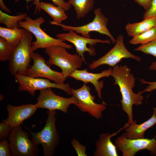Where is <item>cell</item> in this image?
Returning <instances> with one entry per match:
<instances>
[{
	"label": "cell",
	"mask_w": 156,
	"mask_h": 156,
	"mask_svg": "<svg viewBox=\"0 0 156 156\" xmlns=\"http://www.w3.org/2000/svg\"><path fill=\"white\" fill-rule=\"evenodd\" d=\"M27 16L26 13L15 16L10 15L0 10V23L5 25L6 28L14 29L18 28V22L25 20Z\"/></svg>",
	"instance_id": "23"
},
{
	"label": "cell",
	"mask_w": 156,
	"mask_h": 156,
	"mask_svg": "<svg viewBox=\"0 0 156 156\" xmlns=\"http://www.w3.org/2000/svg\"><path fill=\"white\" fill-rule=\"evenodd\" d=\"M0 156H11L9 142L6 140L0 141Z\"/></svg>",
	"instance_id": "31"
},
{
	"label": "cell",
	"mask_w": 156,
	"mask_h": 156,
	"mask_svg": "<svg viewBox=\"0 0 156 156\" xmlns=\"http://www.w3.org/2000/svg\"><path fill=\"white\" fill-rule=\"evenodd\" d=\"M156 18V0H152L149 8L144 13L143 19Z\"/></svg>",
	"instance_id": "30"
},
{
	"label": "cell",
	"mask_w": 156,
	"mask_h": 156,
	"mask_svg": "<svg viewBox=\"0 0 156 156\" xmlns=\"http://www.w3.org/2000/svg\"><path fill=\"white\" fill-rule=\"evenodd\" d=\"M118 131L113 134L102 133L100 134L96 144L94 156H118L117 147L111 140V138L118 133Z\"/></svg>",
	"instance_id": "17"
},
{
	"label": "cell",
	"mask_w": 156,
	"mask_h": 156,
	"mask_svg": "<svg viewBox=\"0 0 156 156\" xmlns=\"http://www.w3.org/2000/svg\"><path fill=\"white\" fill-rule=\"evenodd\" d=\"M56 110L47 111L48 115L45 125L40 131H30L31 140L36 146H42L44 156H53L60 143V137L56 125Z\"/></svg>",
	"instance_id": "3"
},
{
	"label": "cell",
	"mask_w": 156,
	"mask_h": 156,
	"mask_svg": "<svg viewBox=\"0 0 156 156\" xmlns=\"http://www.w3.org/2000/svg\"><path fill=\"white\" fill-rule=\"evenodd\" d=\"M156 26V18H151L140 22L129 23L125 26V30L128 35L133 37L141 34Z\"/></svg>",
	"instance_id": "19"
},
{
	"label": "cell",
	"mask_w": 156,
	"mask_h": 156,
	"mask_svg": "<svg viewBox=\"0 0 156 156\" xmlns=\"http://www.w3.org/2000/svg\"><path fill=\"white\" fill-rule=\"evenodd\" d=\"M39 91V95L37 98V102L35 104L38 109L58 110L67 114L70 105L73 104L75 105L77 103V100L74 95L69 98L62 97L56 94L51 88Z\"/></svg>",
	"instance_id": "12"
},
{
	"label": "cell",
	"mask_w": 156,
	"mask_h": 156,
	"mask_svg": "<svg viewBox=\"0 0 156 156\" xmlns=\"http://www.w3.org/2000/svg\"><path fill=\"white\" fill-rule=\"evenodd\" d=\"M32 60L33 64L28 69L25 75L34 78L49 79L58 84L64 83L66 78L64 77L62 73L51 69L41 55L37 53H34Z\"/></svg>",
	"instance_id": "14"
},
{
	"label": "cell",
	"mask_w": 156,
	"mask_h": 156,
	"mask_svg": "<svg viewBox=\"0 0 156 156\" xmlns=\"http://www.w3.org/2000/svg\"><path fill=\"white\" fill-rule=\"evenodd\" d=\"M140 6L142 7L145 11L150 8L152 0H134Z\"/></svg>",
	"instance_id": "33"
},
{
	"label": "cell",
	"mask_w": 156,
	"mask_h": 156,
	"mask_svg": "<svg viewBox=\"0 0 156 156\" xmlns=\"http://www.w3.org/2000/svg\"><path fill=\"white\" fill-rule=\"evenodd\" d=\"M63 0V1H65V0Z\"/></svg>",
	"instance_id": "37"
},
{
	"label": "cell",
	"mask_w": 156,
	"mask_h": 156,
	"mask_svg": "<svg viewBox=\"0 0 156 156\" xmlns=\"http://www.w3.org/2000/svg\"><path fill=\"white\" fill-rule=\"evenodd\" d=\"M153 113L151 117L144 122L137 124L135 120L125 129L127 137L131 139L144 138L145 131L156 124V107L153 108Z\"/></svg>",
	"instance_id": "18"
},
{
	"label": "cell",
	"mask_w": 156,
	"mask_h": 156,
	"mask_svg": "<svg viewBox=\"0 0 156 156\" xmlns=\"http://www.w3.org/2000/svg\"><path fill=\"white\" fill-rule=\"evenodd\" d=\"M134 50L151 55L156 58V39L147 44L141 45Z\"/></svg>",
	"instance_id": "26"
},
{
	"label": "cell",
	"mask_w": 156,
	"mask_h": 156,
	"mask_svg": "<svg viewBox=\"0 0 156 156\" xmlns=\"http://www.w3.org/2000/svg\"><path fill=\"white\" fill-rule=\"evenodd\" d=\"M37 109L35 104L31 103L18 106L8 104L6 108L8 116L2 122L10 124L13 128L34 115Z\"/></svg>",
	"instance_id": "15"
},
{
	"label": "cell",
	"mask_w": 156,
	"mask_h": 156,
	"mask_svg": "<svg viewBox=\"0 0 156 156\" xmlns=\"http://www.w3.org/2000/svg\"><path fill=\"white\" fill-rule=\"evenodd\" d=\"M32 34L24 29L22 38L9 60V70L11 75L19 74L25 75L30 67V63L34 53L32 48Z\"/></svg>",
	"instance_id": "2"
},
{
	"label": "cell",
	"mask_w": 156,
	"mask_h": 156,
	"mask_svg": "<svg viewBox=\"0 0 156 156\" xmlns=\"http://www.w3.org/2000/svg\"><path fill=\"white\" fill-rule=\"evenodd\" d=\"M16 47L5 39L0 38V61L9 60Z\"/></svg>",
	"instance_id": "25"
},
{
	"label": "cell",
	"mask_w": 156,
	"mask_h": 156,
	"mask_svg": "<svg viewBox=\"0 0 156 156\" xmlns=\"http://www.w3.org/2000/svg\"><path fill=\"white\" fill-rule=\"evenodd\" d=\"M112 69L110 68L97 73L88 72L87 69H76L72 73L69 77L73 78L76 80L82 81L84 83H92L97 92L98 97L100 99H102L101 92L104 85L103 81H99V80L103 77L111 76Z\"/></svg>",
	"instance_id": "16"
},
{
	"label": "cell",
	"mask_w": 156,
	"mask_h": 156,
	"mask_svg": "<svg viewBox=\"0 0 156 156\" xmlns=\"http://www.w3.org/2000/svg\"><path fill=\"white\" fill-rule=\"evenodd\" d=\"M156 39V26L143 33L133 37L129 43L133 45H144L151 42Z\"/></svg>",
	"instance_id": "24"
},
{
	"label": "cell",
	"mask_w": 156,
	"mask_h": 156,
	"mask_svg": "<svg viewBox=\"0 0 156 156\" xmlns=\"http://www.w3.org/2000/svg\"><path fill=\"white\" fill-rule=\"evenodd\" d=\"M139 80L141 84L148 85L145 89L142 91L143 93L146 92H151L156 89V81L149 82L142 79H140Z\"/></svg>",
	"instance_id": "32"
},
{
	"label": "cell",
	"mask_w": 156,
	"mask_h": 156,
	"mask_svg": "<svg viewBox=\"0 0 156 156\" xmlns=\"http://www.w3.org/2000/svg\"><path fill=\"white\" fill-rule=\"evenodd\" d=\"M67 33L57 34L56 37L64 41H67L73 44L76 48V53L83 59L84 63L86 64L84 56V53L87 52L89 55L94 56L96 55V51L93 48H89L88 44L91 46L97 43L110 44L111 41L109 40L92 39L81 36L74 31L69 30Z\"/></svg>",
	"instance_id": "13"
},
{
	"label": "cell",
	"mask_w": 156,
	"mask_h": 156,
	"mask_svg": "<svg viewBox=\"0 0 156 156\" xmlns=\"http://www.w3.org/2000/svg\"><path fill=\"white\" fill-rule=\"evenodd\" d=\"M156 136L154 138L131 139L128 138L126 133L118 137L115 144L121 151L123 156H134L140 151L146 149L152 155H156Z\"/></svg>",
	"instance_id": "10"
},
{
	"label": "cell",
	"mask_w": 156,
	"mask_h": 156,
	"mask_svg": "<svg viewBox=\"0 0 156 156\" xmlns=\"http://www.w3.org/2000/svg\"><path fill=\"white\" fill-rule=\"evenodd\" d=\"M40 8L46 12L53 19L51 22L56 24H61L62 21L65 20L68 16L64 10L60 6L52 4L40 2Z\"/></svg>",
	"instance_id": "20"
},
{
	"label": "cell",
	"mask_w": 156,
	"mask_h": 156,
	"mask_svg": "<svg viewBox=\"0 0 156 156\" xmlns=\"http://www.w3.org/2000/svg\"><path fill=\"white\" fill-rule=\"evenodd\" d=\"M13 128L9 124L2 122L0 123V140L8 138Z\"/></svg>",
	"instance_id": "28"
},
{
	"label": "cell",
	"mask_w": 156,
	"mask_h": 156,
	"mask_svg": "<svg viewBox=\"0 0 156 156\" xmlns=\"http://www.w3.org/2000/svg\"><path fill=\"white\" fill-rule=\"evenodd\" d=\"M0 7L2 10L8 13H11V10L6 6L3 0H0Z\"/></svg>",
	"instance_id": "34"
},
{
	"label": "cell",
	"mask_w": 156,
	"mask_h": 156,
	"mask_svg": "<svg viewBox=\"0 0 156 156\" xmlns=\"http://www.w3.org/2000/svg\"><path fill=\"white\" fill-rule=\"evenodd\" d=\"M74 8L77 19L83 18L91 11L94 6V0H68Z\"/></svg>",
	"instance_id": "21"
},
{
	"label": "cell",
	"mask_w": 156,
	"mask_h": 156,
	"mask_svg": "<svg viewBox=\"0 0 156 156\" xmlns=\"http://www.w3.org/2000/svg\"><path fill=\"white\" fill-rule=\"evenodd\" d=\"M55 5L58 6L62 8L65 12L68 11L71 8V5L68 3L63 0H51ZM40 0H34L33 4L35 6L34 12L36 14L41 12L40 8Z\"/></svg>",
	"instance_id": "27"
},
{
	"label": "cell",
	"mask_w": 156,
	"mask_h": 156,
	"mask_svg": "<svg viewBox=\"0 0 156 156\" xmlns=\"http://www.w3.org/2000/svg\"><path fill=\"white\" fill-rule=\"evenodd\" d=\"M66 49L64 47L58 45L52 46L44 49L45 53L49 56L47 64L60 67L66 78L75 70L81 68L84 62L80 56L78 54H70Z\"/></svg>",
	"instance_id": "4"
},
{
	"label": "cell",
	"mask_w": 156,
	"mask_h": 156,
	"mask_svg": "<svg viewBox=\"0 0 156 156\" xmlns=\"http://www.w3.org/2000/svg\"><path fill=\"white\" fill-rule=\"evenodd\" d=\"M11 156H36L39 149L21 125L14 128L8 138Z\"/></svg>",
	"instance_id": "6"
},
{
	"label": "cell",
	"mask_w": 156,
	"mask_h": 156,
	"mask_svg": "<svg viewBox=\"0 0 156 156\" xmlns=\"http://www.w3.org/2000/svg\"><path fill=\"white\" fill-rule=\"evenodd\" d=\"M24 20L18 22L19 27L27 30L35 36L36 40L32 43L34 51L39 49H45L54 45L61 46L66 49L72 48L71 45L66 43L64 41L51 37L41 29V25L45 22L42 17L33 19L27 16Z\"/></svg>",
	"instance_id": "5"
},
{
	"label": "cell",
	"mask_w": 156,
	"mask_h": 156,
	"mask_svg": "<svg viewBox=\"0 0 156 156\" xmlns=\"http://www.w3.org/2000/svg\"><path fill=\"white\" fill-rule=\"evenodd\" d=\"M150 70L156 71V61L152 62L149 67Z\"/></svg>",
	"instance_id": "35"
},
{
	"label": "cell",
	"mask_w": 156,
	"mask_h": 156,
	"mask_svg": "<svg viewBox=\"0 0 156 156\" xmlns=\"http://www.w3.org/2000/svg\"><path fill=\"white\" fill-rule=\"evenodd\" d=\"M24 32V29L19 28L9 29L0 27V36L7 40L15 47L21 41Z\"/></svg>",
	"instance_id": "22"
},
{
	"label": "cell",
	"mask_w": 156,
	"mask_h": 156,
	"mask_svg": "<svg viewBox=\"0 0 156 156\" xmlns=\"http://www.w3.org/2000/svg\"><path fill=\"white\" fill-rule=\"evenodd\" d=\"M131 58L138 62L141 61V58L129 52L125 47L124 37L121 35L117 37L115 44L107 53L99 59L93 61L89 65L88 68L91 70L103 65L114 67L123 58Z\"/></svg>",
	"instance_id": "8"
},
{
	"label": "cell",
	"mask_w": 156,
	"mask_h": 156,
	"mask_svg": "<svg viewBox=\"0 0 156 156\" xmlns=\"http://www.w3.org/2000/svg\"><path fill=\"white\" fill-rule=\"evenodd\" d=\"M19 0H15V2H18V1H19ZM26 1V3H27V6H26V8H27V9L28 10V9H29V7L28 5V3L30 1H33L34 0H25Z\"/></svg>",
	"instance_id": "36"
},
{
	"label": "cell",
	"mask_w": 156,
	"mask_h": 156,
	"mask_svg": "<svg viewBox=\"0 0 156 156\" xmlns=\"http://www.w3.org/2000/svg\"><path fill=\"white\" fill-rule=\"evenodd\" d=\"M95 15L93 20L88 24L80 26H72L53 23L50 21L51 24L61 26L65 31L72 30L77 34H80L83 36L90 38V33L92 31L97 32L106 35L110 38L113 43H115L116 39L111 34L108 30L107 25L108 18L102 13L101 9L100 8L96 9L94 11Z\"/></svg>",
	"instance_id": "7"
},
{
	"label": "cell",
	"mask_w": 156,
	"mask_h": 156,
	"mask_svg": "<svg viewBox=\"0 0 156 156\" xmlns=\"http://www.w3.org/2000/svg\"><path fill=\"white\" fill-rule=\"evenodd\" d=\"M90 90L86 83L77 89L72 88V95L77 101L75 105L81 112H88L91 116L99 119L103 116L102 113L106 108V104L104 102L102 104L96 103V97L91 94Z\"/></svg>",
	"instance_id": "11"
},
{
	"label": "cell",
	"mask_w": 156,
	"mask_h": 156,
	"mask_svg": "<svg viewBox=\"0 0 156 156\" xmlns=\"http://www.w3.org/2000/svg\"><path fill=\"white\" fill-rule=\"evenodd\" d=\"M19 84L18 91H27L34 96L37 90L47 88H56L64 91L67 94L72 95V89L68 83L58 84L52 83L50 80L42 78H34L16 74L14 75Z\"/></svg>",
	"instance_id": "9"
},
{
	"label": "cell",
	"mask_w": 156,
	"mask_h": 156,
	"mask_svg": "<svg viewBox=\"0 0 156 156\" xmlns=\"http://www.w3.org/2000/svg\"><path fill=\"white\" fill-rule=\"evenodd\" d=\"M71 144L78 156H87L86 151L87 148L86 146L81 144L79 141L75 139H73Z\"/></svg>",
	"instance_id": "29"
},
{
	"label": "cell",
	"mask_w": 156,
	"mask_h": 156,
	"mask_svg": "<svg viewBox=\"0 0 156 156\" xmlns=\"http://www.w3.org/2000/svg\"><path fill=\"white\" fill-rule=\"evenodd\" d=\"M111 76L114 78V84L118 86L122 96L120 103L122 110L127 115L128 121L130 125L133 120L132 107L142 104L144 96L142 91L135 93L133 91L135 82V78L131 73V69L126 65H116L112 69Z\"/></svg>",
	"instance_id": "1"
}]
</instances>
